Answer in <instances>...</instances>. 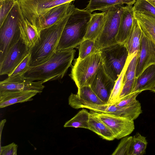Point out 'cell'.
<instances>
[{
	"label": "cell",
	"instance_id": "cell-30",
	"mask_svg": "<svg viewBox=\"0 0 155 155\" xmlns=\"http://www.w3.org/2000/svg\"><path fill=\"white\" fill-rule=\"evenodd\" d=\"M77 95L80 98L90 103L96 104H105L98 97L89 86L78 88Z\"/></svg>",
	"mask_w": 155,
	"mask_h": 155
},
{
	"label": "cell",
	"instance_id": "cell-39",
	"mask_svg": "<svg viewBox=\"0 0 155 155\" xmlns=\"http://www.w3.org/2000/svg\"><path fill=\"white\" fill-rule=\"evenodd\" d=\"M155 7V0H146Z\"/></svg>",
	"mask_w": 155,
	"mask_h": 155
},
{
	"label": "cell",
	"instance_id": "cell-21",
	"mask_svg": "<svg viewBox=\"0 0 155 155\" xmlns=\"http://www.w3.org/2000/svg\"><path fill=\"white\" fill-rule=\"evenodd\" d=\"M21 38L30 49L37 41L40 33L37 28L24 17L20 22Z\"/></svg>",
	"mask_w": 155,
	"mask_h": 155
},
{
	"label": "cell",
	"instance_id": "cell-20",
	"mask_svg": "<svg viewBox=\"0 0 155 155\" xmlns=\"http://www.w3.org/2000/svg\"><path fill=\"white\" fill-rule=\"evenodd\" d=\"M138 56V52L135 53L130 61L124 75L123 88L119 100L128 96L131 92L136 78V70Z\"/></svg>",
	"mask_w": 155,
	"mask_h": 155
},
{
	"label": "cell",
	"instance_id": "cell-36",
	"mask_svg": "<svg viewBox=\"0 0 155 155\" xmlns=\"http://www.w3.org/2000/svg\"><path fill=\"white\" fill-rule=\"evenodd\" d=\"M18 146L13 142L7 145L0 147V155H17Z\"/></svg>",
	"mask_w": 155,
	"mask_h": 155
},
{
	"label": "cell",
	"instance_id": "cell-26",
	"mask_svg": "<svg viewBox=\"0 0 155 155\" xmlns=\"http://www.w3.org/2000/svg\"><path fill=\"white\" fill-rule=\"evenodd\" d=\"M133 55L129 56L124 68L115 81L114 87L110 96L107 104H114L119 101L120 96L123 88V80L125 73Z\"/></svg>",
	"mask_w": 155,
	"mask_h": 155
},
{
	"label": "cell",
	"instance_id": "cell-38",
	"mask_svg": "<svg viewBox=\"0 0 155 155\" xmlns=\"http://www.w3.org/2000/svg\"><path fill=\"white\" fill-rule=\"evenodd\" d=\"M6 122V120L5 119H4L2 120L0 122V124H2V126L1 125H0V131H1V132L2 130L3 129V127L4 125V124Z\"/></svg>",
	"mask_w": 155,
	"mask_h": 155
},
{
	"label": "cell",
	"instance_id": "cell-24",
	"mask_svg": "<svg viewBox=\"0 0 155 155\" xmlns=\"http://www.w3.org/2000/svg\"><path fill=\"white\" fill-rule=\"evenodd\" d=\"M143 33L155 42V18L138 12H134Z\"/></svg>",
	"mask_w": 155,
	"mask_h": 155
},
{
	"label": "cell",
	"instance_id": "cell-40",
	"mask_svg": "<svg viewBox=\"0 0 155 155\" xmlns=\"http://www.w3.org/2000/svg\"><path fill=\"white\" fill-rule=\"evenodd\" d=\"M150 91L153 92H155V85L150 89Z\"/></svg>",
	"mask_w": 155,
	"mask_h": 155
},
{
	"label": "cell",
	"instance_id": "cell-28",
	"mask_svg": "<svg viewBox=\"0 0 155 155\" xmlns=\"http://www.w3.org/2000/svg\"><path fill=\"white\" fill-rule=\"evenodd\" d=\"M147 142L146 137L139 133L132 136L129 155H143L145 154Z\"/></svg>",
	"mask_w": 155,
	"mask_h": 155
},
{
	"label": "cell",
	"instance_id": "cell-37",
	"mask_svg": "<svg viewBox=\"0 0 155 155\" xmlns=\"http://www.w3.org/2000/svg\"><path fill=\"white\" fill-rule=\"evenodd\" d=\"M124 4L127 5H132L134 4L136 0H120Z\"/></svg>",
	"mask_w": 155,
	"mask_h": 155
},
{
	"label": "cell",
	"instance_id": "cell-2",
	"mask_svg": "<svg viewBox=\"0 0 155 155\" xmlns=\"http://www.w3.org/2000/svg\"><path fill=\"white\" fill-rule=\"evenodd\" d=\"M72 11L54 25L40 31L37 41L30 49L31 67L45 62L55 52L63 29Z\"/></svg>",
	"mask_w": 155,
	"mask_h": 155
},
{
	"label": "cell",
	"instance_id": "cell-6",
	"mask_svg": "<svg viewBox=\"0 0 155 155\" xmlns=\"http://www.w3.org/2000/svg\"><path fill=\"white\" fill-rule=\"evenodd\" d=\"M107 74L116 81L124 68L129 54L124 44L117 43L100 49Z\"/></svg>",
	"mask_w": 155,
	"mask_h": 155
},
{
	"label": "cell",
	"instance_id": "cell-25",
	"mask_svg": "<svg viewBox=\"0 0 155 155\" xmlns=\"http://www.w3.org/2000/svg\"><path fill=\"white\" fill-rule=\"evenodd\" d=\"M90 113L83 109L64 124V127L82 128L89 130V120Z\"/></svg>",
	"mask_w": 155,
	"mask_h": 155
},
{
	"label": "cell",
	"instance_id": "cell-4",
	"mask_svg": "<svg viewBox=\"0 0 155 155\" xmlns=\"http://www.w3.org/2000/svg\"><path fill=\"white\" fill-rule=\"evenodd\" d=\"M24 17L17 0L0 27V63L9 49L20 38V22Z\"/></svg>",
	"mask_w": 155,
	"mask_h": 155
},
{
	"label": "cell",
	"instance_id": "cell-14",
	"mask_svg": "<svg viewBox=\"0 0 155 155\" xmlns=\"http://www.w3.org/2000/svg\"><path fill=\"white\" fill-rule=\"evenodd\" d=\"M72 2L53 8L38 18L34 25L37 28L39 33L41 30L52 25L72 12L75 7Z\"/></svg>",
	"mask_w": 155,
	"mask_h": 155
},
{
	"label": "cell",
	"instance_id": "cell-1",
	"mask_svg": "<svg viewBox=\"0 0 155 155\" xmlns=\"http://www.w3.org/2000/svg\"><path fill=\"white\" fill-rule=\"evenodd\" d=\"M75 52L74 49L56 51L46 61L31 67L23 75L31 80L42 81L44 83L61 79L71 65Z\"/></svg>",
	"mask_w": 155,
	"mask_h": 155
},
{
	"label": "cell",
	"instance_id": "cell-10",
	"mask_svg": "<svg viewBox=\"0 0 155 155\" xmlns=\"http://www.w3.org/2000/svg\"><path fill=\"white\" fill-rule=\"evenodd\" d=\"M90 112L97 117L110 129L115 139H119L128 136L134 129V120L116 115L91 110Z\"/></svg>",
	"mask_w": 155,
	"mask_h": 155
},
{
	"label": "cell",
	"instance_id": "cell-18",
	"mask_svg": "<svg viewBox=\"0 0 155 155\" xmlns=\"http://www.w3.org/2000/svg\"><path fill=\"white\" fill-rule=\"evenodd\" d=\"M155 85V64L146 68L138 77L136 78L131 94L150 90Z\"/></svg>",
	"mask_w": 155,
	"mask_h": 155
},
{
	"label": "cell",
	"instance_id": "cell-19",
	"mask_svg": "<svg viewBox=\"0 0 155 155\" xmlns=\"http://www.w3.org/2000/svg\"><path fill=\"white\" fill-rule=\"evenodd\" d=\"M107 16L106 11L101 13L94 12L91 14L87 23L84 40L95 41L103 30Z\"/></svg>",
	"mask_w": 155,
	"mask_h": 155
},
{
	"label": "cell",
	"instance_id": "cell-9",
	"mask_svg": "<svg viewBox=\"0 0 155 155\" xmlns=\"http://www.w3.org/2000/svg\"><path fill=\"white\" fill-rule=\"evenodd\" d=\"M24 16L34 25L36 19L55 7L75 0H18Z\"/></svg>",
	"mask_w": 155,
	"mask_h": 155
},
{
	"label": "cell",
	"instance_id": "cell-12",
	"mask_svg": "<svg viewBox=\"0 0 155 155\" xmlns=\"http://www.w3.org/2000/svg\"><path fill=\"white\" fill-rule=\"evenodd\" d=\"M115 81L107 73L103 64L97 71L89 86L98 97L107 104Z\"/></svg>",
	"mask_w": 155,
	"mask_h": 155
},
{
	"label": "cell",
	"instance_id": "cell-11",
	"mask_svg": "<svg viewBox=\"0 0 155 155\" xmlns=\"http://www.w3.org/2000/svg\"><path fill=\"white\" fill-rule=\"evenodd\" d=\"M30 49L20 38L9 49L0 63V75H10L24 58Z\"/></svg>",
	"mask_w": 155,
	"mask_h": 155
},
{
	"label": "cell",
	"instance_id": "cell-41",
	"mask_svg": "<svg viewBox=\"0 0 155 155\" xmlns=\"http://www.w3.org/2000/svg\"><path fill=\"white\" fill-rule=\"evenodd\" d=\"M4 0H0V2H2V1H4Z\"/></svg>",
	"mask_w": 155,
	"mask_h": 155
},
{
	"label": "cell",
	"instance_id": "cell-33",
	"mask_svg": "<svg viewBox=\"0 0 155 155\" xmlns=\"http://www.w3.org/2000/svg\"><path fill=\"white\" fill-rule=\"evenodd\" d=\"M132 136H127L123 138L112 155H129Z\"/></svg>",
	"mask_w": 155,
	"mask_h": 155
},
{
	"label": "cell",
	"instance_id": "cell-29",
	"mask_svg": "<svg viewBox=\"0 0 155 155\" xmlns=\"http://www.w3.org/2000/svg\"><path fill=\"white\" fill-rule=\"evenodd\" d=\"M79 55L77 59L81 60L95 53L100 52L95 41L89 39L84 40L78 46Z\"/></svg>",
	"mask_w": 155,
	"mask_h": 155
},
{
	"label": "cell",
	"instance_id": "cell-35",
	"mask_svg": "<svg viewBox=\"0 0 155 155\" xmlns=\"http://www.w3.org/2000/svg\"><path fill=\"white\" fill-rule=\"evenodd\" d=\"M140 93V92H137L131 94L128 96L120 99L117 102L114 104L117 106L121 107H126L132 106L135 104L138 101L137 100L136 97Z\"/></svg>",
	"mask_w": 155,
	"mask_h": 155
},
{
	"label": "cell",
	"instance_id": "cell-13",
	"mask_svg": "<svg viewBox=\"0 0 155 155\" xmlns=\"http://www.w3.org/2000/svg\"><path fill=\"white\" fill-rule=\"evenodd\" d=\"M25 77L23 75L7 78L0 82V91H34L41 93L45 87L42 81L34 82Z\"/></svg>",
	"mask_w": 155,
	"mask_h": 155
},
{
	"label": "cell",
	"instance_id": "cell-31",
	"mask_svg": "<svg viewBox=\"0 0 155 155\" xmlns=\"http://www.w3.org/2000/svg\"><path fill=\"white\" fill-rule=\"evenodd\" d=\"M134 12H138L155 18V7L146 0H136Z\"/></svg>",
	"mask_w": 155,
	"mask_h": 155
},
{
	"label": "cell",
	"instance_id": "cell-3",
	"mask_svg": "<svg viewBox=\"0 0 155 155\" xmlns=\"http://www.w3.org/2000/svg\"><path fill=\"white\" fill-rule=\"evenodd\" d=\"M91 12L75 8L64 27L56 51L74 49L84 40Z\"/></svg>",
	"mask_w": 155,
	"mask_h": 155
},
{
	"label": "cell",
	"instance_id": "cell-16",
	"mask_svg": "<svg viewBox=\"0 0 155 155\" xmlns=\"http://www.w3.org/2000/svg\"><path fill=\"white\" fill-rule=\"evenodd\" d=\"M134 13L132 5H123L121 7L120 23L116 38L117 43L124 44L127 39L133 27Z\"/></svg>",
	"mask_w": 155,
	"mask_h": 155
},
{
	"label": "cell",
	"instance_id": "cell-8",
	"mask_svg": "<svg viewBox=\"0 0 155 155\" xmlns=\"http://www.w3.org/2000/svg\"><path fill=\"white\" fill-rule=\"evenodd\" d=\"M123 6H114L104 10L107 14L106 20L102 32L95 41L99 50L117 43L116 38L119 30Z\"/></svg>",
	"mask_w": 155,
	"mask_h": 155
},
{
	"label": "cell",
	"instance_id": "cell-32",
	"mask_svg": "<svg viewBox=\"0 0 155 155\" xmlns=\"http://www.w3.org/2000/svg\"><path fill=\"white\" fill-rule=\"evenodd\" d=\"M31 54L30 53L19 64L12 73L8 76V78H11L16 76L23 75L29 70Z\"/></svg>",
	"mask_w": 155,
	"mask_h": 155
},
{
	"label": "cell",
	"instance_id": "cell-27",
	"mask_svg": "<svg viewBox=\"0 0 155 155\" xmlns=\"http://www.w3.org/2000/svg\"><path fill=\"white\" fill-rule=\"evenodd\" d=\"M124 4L120 0H90L85 9L91 12L96 10L102 12L113 7L123 5Z\"/></svg>",
	"mask_w": 155,
	"mask_h": 155
},
{
	"label": "cell",
	"instance_id": "cell-23",
	"mask_svg": "<svg viewBox=\"0 0 155 155\" xmlns=\"http://www.w3.org/2000/svg\"><path fill=\"white\" fill-rule=\"evenodd\" d=\"M89 113L88 121L89 130L105 140L110 141L115 139V135L110 129L97 117Z\"/></svg>",
	"mask_w": 155,
	"mask_h": 155
},
{
	"label": "cell",
	"instance_id": "cell-34",
	"mask_svg": "<svg viewBox=\"0 0 155 155\" xmlns=\"http://www.w3.org/2000/svg\"><path fill=\"white\" fill-rule=\"evenodd\" d=\"M17 0H5L0 2V27L13 7Z\"/></svg>",
	"mask_w": 155,
	"mask_h": 155
},
{
	"label": "cell",
	"instance_id": "cell-5",
	"mask_svg": "<svg viewBox=\"0 0 155 155\" xmlns=\"http://www.w3.org/2000/svg\"><path fill=\"white\" fill-rule=\"evenodd\" d=\"M69 104L78 109L85 108L95 112L107 113L126 118L134 120L142 113L140 103L138 101L129 107H121L115 104H96L90 103L80 98L77 94L71 93L68 98Z\"/></svg>",
	"mask_w": 155,
	"mask_h": 155
},
{
	"label": "cell",
	"instance_id": "cell-7",
	"mask_svg": "<svg viewBox=\"0 0 155 155\" xmlns=\"http://www.w3.org/2000/svg\"><path fill=\"white\" fill-rule=\"evenodd\" d=\"M103 63L100 52L84 58L76 59L69 75L78 88L89 86L97 71Z\"/></svg>",
	"mask_w": 155,
	"mask_h": 155
},
{
	"label": "cell",
	"instance_id": "cell-17",
	"mask_svg": "<svg viewBox=\"0 0 155 155\" xmlns=\"http://www.w3.org/2000/svg\"><path fill=\"white\" fill-rule=\"evenodd\" d=\"M38 94L34 91H0V108H3L17 103L31 101L32 97Z\"/></svg>",
	"mask_w": 155,
	"mask_h": 155
},
{
	"label": "cell",
	"instance_id": "cell-15",
	"mask_svg": "<svg viewBox=\"0 0 155 155\" xmlns=\"http://www.w3.org/2000/svg\"><path fill=\"white\" fill-rule=\"evenodd\" d=\"M155 64V42L142 31L135 76L137 78L149 66Z\"/></svg>",
	"mask_w": 155,
	"mask_h": 155
},
{
	"label": "cell",
	"instance_id": "cell-22",
	"mask_svg": "<svg viewBox=\"0 0 155 155\" xmlns=\"http://www.w3.org/2000/svg\"><path fill=\"white\" fill-rule=\"evenodd\" d=\"M142 31L136 19L134 17L132 28L130 34L124 43L128 51L129 56L136 52L139 53Z\"/></svg>",
	"mask_w": 155,
	"mask_h": 155
}]
</instances>
